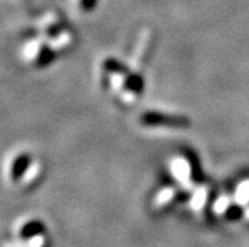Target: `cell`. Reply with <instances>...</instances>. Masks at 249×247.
<instances>
[{
    "label": "cell",
    "instance_id": "6da1fadb",
    "mask_svg": "<svg viewBox=\"0 0 249 247\" xmlns=\"http://www.w3.org/2000/svg\"><path fill=\"white\" fill-rule=\"evenodd\" d=\"M141 122L143 125L149 127H158V125H169V127H185L188 125V121L179 116H170L164 114H158V112H148V114L141 116Z\"/></svg>",
    "mask_w": 249,
    "mask_h": 247
},
{
    "label": "cell",
    "instance_id": "7a4b0ae2",
    "mask_svg": "<svg viewBox=\"0 0 249 247\" xmlns=\"http://www.w3.org/2000/svg\"><path fill=\"white\" fill-rule=\"evenodd\" d=\"M30 167V155L26 152H18L9 161L8 165V177L11 182H18L21 176L24 174Z\"/></svg>",
    "mask_w": 249,
    "mask_h": 247
},
{
    "label": "cell",
    "instance_id": "3957f363",
    "mask_svg": "<svg viewBox=\"0 0 249 247\" xmlns=\"http://www.w3.org/2000/svg\"><path fill=\"white\" fill-rule=\"evenodd\" d=\"M42 232H43V223L37 219H30L18 228V237L24 240H30L37 235H42Z\"/></svg>",
    "mask_w": 249,
    "mask_h": 247
},
{
    "label": "cell",
    "instance_id": "277c9868",
    "mask_svg": "<svg viewBox=\"0 0 249 247\" xmlns=\"http://www.w3.org/2000/svg\"><path fill=\"white\" fill-rule=\"evenodd\" d=\"M39 171H40V167L37 165V164H35V165H30L29 167V170L26 171V179H24V185H30L35 179H36V176L39 174Z\"/></svg>",
    "mask_w": 249,
    "mask_h": 247
},
{
    "label": "cell",
    "instance_id": "5b68a950",
    "mask_svg": "<svg viewBox=\"0 0 249 247\" xmlns=\"http://www.w3.org/2000/svg\"><path fill=\"white\" fill-rule=\"evenodd\" d=\"M172 195H173L172 191H164V192H161L160 195L157 197V199H155V207H163L164 204H167V203H169V199L172 198Z\"/></svg>",
    "mask_w": 249,
    "mask_h": 247
}]
</instances>
